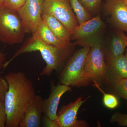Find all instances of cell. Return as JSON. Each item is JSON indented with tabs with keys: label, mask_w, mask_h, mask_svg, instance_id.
<instances>
[{
	"label": "cell",
	"mask_w": 127,
	"mask_h": 127,
	"mask_svg": "<svg viewBox=\"0 0 127 127\" xmlns=\"http://www.w3.org/2000/svg\"><path fill=\"white\" fill-rule=\"evenodd\" d=\"M4 78L8 84L4 100L7 115L6 127H19L35 91L31 79L22 72H9Z\"/></svg>",
	"instance_id": "6da1fadb"
},
{
	"label": "cell",
	"mask_w": 127,
	"mask_h": 127,
	"mask_svg": "<svg viewBox=\"0 0 127 127\" xmlns=\"http://www.w3.org/2000/svg\"><path fill=\"white\" fill-rule=\"evenodd\" d=\"M35 51L40 52L46 64L40 73L39 77H50L54 71L57 72L61 70L64 62L69 54L70 48H59L47 44L32 35L10 60L5 62L3 70L14 59L21 54Z\"/></svg>",
	"instance_id": "7a4b0ae2"
},
{
	"label": "cell",
	"mask_w": 127,
	"mask_h": 127,
	"mask_svg": "<svg viewBox=\"0 0 127 127\" xmlns=\"http://www.w3.org/2000/svg\"><path fill=\"white\" fill-rule=\"evenodd\" d=\"M75 44L90 47L84 65V75L89 81L101 82L106 78L107 67L104 62L102 40L98 33Z\"/></svg>",
	"instance_id": "3957f363"
},
{
	"label": "cell",
	"mask_w": 127,
	"mask_h": 127,
	"mask_svg": "<svg viewBox=\"0 0 127 127\" xmlns=\"http://www.w3.org/2000/svg\"><path fill=\"white\" fill-rule=\"evenodd\" d=\"M90 47H83L68 60L59 75L61 84L71 87L87 86L91 82L84 75V64Z\"/></svg>",
	"instance_id": "277c9868"
},
{
	"label": "cell",
	"mask_w": 127,
	"mask_h": 127,
	"mask_svg": "<svg viewBox=\"0 0 127 127\" xmlns=\"http://www.w3.org/2000/svg\"><path fill=\"white\" fill-rule=\"evenodd\" d=\"M26 33L17 11L6 6L0 8V41L9 45L22 42Z\"/></svg>",
	"instance_id": "5b68a950"
},
{
	"label": "cell",
	"mask_w": 127,
	"mask_h": 127,
	"mask_svg": "<svg viewBox=\"0 0 127 127\" xmlns=\"http://www.w3.org/2000/svg\"><path fill=\"white\" fill-rule=\"evenodd\" d=\"M69 0H45L42 12L50 14L66 27L71 36L79 25Z\"/></svg>",
	"instance_id": "8992f818"
},
{
	"label": "cell",
	"mask_w": 127,
	"mask_h": 127,
	"mask_svg": "<svg viewBox=\"0 0 127 127\" xmlns=\"http://www.w3.org/2000/svg\"><path fill=\"white\" fill-rule=\"evenodd\" d=\"M45 0H26L18 12L26 33H35L42 21V7Z\"/></svg>",
	"instance_id": "52a82bcc"
},
{
	"label": "cell",
	"mask_w": 127,
	"mask_h": 127,
	"mask_svg": "<svg viewBox=\"0 0 127 127\" xmlns=\"http://www.w3.org/2000/svg\"><path fill=\"white\" fill-rule=\"evenodd\" d=\"M89 97L83 100L82 97L80 96L75 101L63 106L57 114V118L55 120L56 127H89L85 120L77 119V115L80 107Z\"/></svg>",
	"instance_id": "ba28073f"
},
{
	"label": "cell",
	"mask_w": 127,
	"mask_h": 127,
	"mask_svg": "<svg viewBox=\"0 0 127 127\" xmlns=\"http://www.w3.org/2000/svg\"><path fill=\"white\" fill-rule=\"evenodd\" d=\"M71 87L63 84L56 86L51 82V92L47 98L43 100L42 111L43 117L55 121L57 118L58 105L62 96L67 92L70 91Z\"/></svg>",
	"instance_id": "9c48e42d"
},
{
	"label": "cell",
	"mask_w": 127,
	"mask_h": 127,
	"mask_svg": "<svg viewBox=\"0 0 127 127\" xmlns=\"http://www.w3.org/2000/svg\"><path fill=\"white\" fill-rule=\"evenodd\" d=\"M114 25L119 30L127 32V4L124 0H106L104 5Z\"/></svg>",
	"instance_id": "30bf717a"
},
{
	"label": "cell",
	"mask_w": 127,
	"mask_h": 127,
	"mask_svg": "<svg viewBox=\"0 0 127 127\" xmlns=\"http://www.w3.org/2000/svg\"><path fill=\"white\" fill-rule=\"evenodd\" d=\"M43 100L40 95H34L28 105L19 127H41Z\"/></svg>",
	"instance_id": "8fae6325"
},
{
	"label": "cell",
	"mask_w": 127,
	"mask_h": 127,
	"mask_svg": "<svg viewBox=\"0 0 127 127\" xmlns=\"http://www.w3.org/2000/svg\"><path fill=\"white\" fill-rule=\"evenodd\" d=\"M104 23L100 15L92 18L76 28L71 38L73 40H82L98 33L103 27Z\"/></svg>",
	"instance_id": "7c38bea8"
},
{
	"label": "cell",
	"mask_w": 127,
	"mask_h": 127,
	"mask_svg": "<svg viewBox=\"0 0 127 127\" xmlns=\"http://www.w3.org/2000/svg\"><path fill=\"white\" fill-rule=\"evenodd\" d=\"M42 21L55 36L62 42L71 46V35L66 27L59 20L50 14L42 12Z\"/></svg>",
	"instance_id": "4fadbf2b"
},
{
	"label": "cell",
	"mask_w": 127,
	"mask_h": 127,
	"mask_svg": "<svg viewBox=\"0 0 127 127\" xmlns=\"http://www.w3.org/2000/svg\"><path fill=\"white\" fill-rule=\"evenodd\" d=\"M32 35L47 44L62 49L68 48L71 46L67 45L60 41L43 21Z\"/></svg>",
	"instance_id": "5bb4252c"
},
{
	"label": "cell",
	"mask_w": 127,
	"mask_h": 127,
	"mask_svg": "<svg viewBox=\"0 0 127 127\" xmlns=\"http://www.w3.org/2000/svg\"><path fill=\"white\" fill-rule=\"evenodd\" d=\"M127 45V36L119 30L113 35L108 53V60L123 55Z\"/></svg>",
	"instance_id": "9a60e30c"
},
{
	"label": "cell",
	"mask_w": 127,
	"mask_h": 127,
	"mask_svg": "<svg viewBox=\"0 0 127 127\" xmlns=\"http://www.w3.org/2000/svg\"><path fill=\"white\" fill-rule=\"evenodd\" d=\"M108 62L112 75L111 81L127 78V60L125 55L109 59Z\"/></svg>",
	"instance_id": "2e32d148"
},
{
	"label": "cell",
	"mask_w": 127,
	"mask_h": 127,
	"mask_svg": "<svg viewBox=\"0 0 127 127\" xmlns=\"http://www.w3.org/2000/svg\"><path fill=\"white\" fill-rule=\"evenodd\" d=\"M72 8L75 14L79 25H81L92 18L78 0H69Z\"/></svg>",
	"instance_id": "e0dca14e"
},
{
	"label": "cell",
	"mask_w": 127,
	"mask_h": 127,
	"mask_svg": "<svg viewBox=\"0 0 127 127\" xmlns=\"http://www.w3.org/2000/svg\"><path fill=\"white\" fill-rule=\"evenodd\" d=\"M110 86L114 93L127 101V78L111 81Z\"/></svg>",
	"instance_id": "ac0fdd59"
},
{
	"label": "cell",
	"mask_w": 127,
	"mask_h": 127,
	"mask_svg": "<svg viewBox=\"0 0 127 127\" xmlns=\"http://www.w3.org/2000/svg\"><path fill=\"white\" fill-rule=\"evenodd\" d=\"M94 86L96 87L103 94V102L105 107L110 109L116 108L119 105V101L117 98L113 94L106 93L100 87L97 82L93 81Z\"/></svg>",
	"instance_id": "d6986e66"
},
{
	"label": "cell",
	"mask_w": 127,
	"mask_h": 127,
	"mask_svg": "<svg viewBox=\"0 0 127 127\" xmlns=\"http://www.w3.org/2000/svg\"><path fill=\"white\" fill-rule=\"evenodd\" d=\"M82 5L90 14L99 9L102 0H78Z\"/></svg>",
	"instance_id": "ffe728a7"
},
{
	"label": "cell",
	"mask_w": 127,
	"mask_h": 127,
	"mask_svg": "<svg viewBox=\"0 0 127 127\" xmlns=\"http://www.w3.org/2000/svg\"><path fill=\"white\" fill-rule=\"evenodd\" d=\"M110 121L112 123H117L122 127H127V114L115 113L111 117Z\"/></svg>",
	"instance_id": "44dd1931"
},
{
	"label": "cell",
	"mask_w": 127,
	"mask_h": 127,
	"mask_svg": "<svg viewBox=\"0 0 127 127\" xmlns=\"http://www.w3.org/2000/svg\"><path fill=\"white\" fill-rule=\"evenodd\" d=\"M26 0H5V6L15 11H18Z\"/></svg>",
	"instance_id": "7402d4cb"
},
{
	"label": "cell",
	"mask_w": 127,
	"mask_h": 127,
	"mask_svg": "<svg viewBox=\"0 0 127 127\" xmlns=\"http://www.w3.org/2000/svg\"><path fill=\"white\" fill-rule=\"evenodd\" d=\"M8 89V84L4 78H0V102H4L5 96Z\"/></svg>",
	"instance_id": "603a6c76"
},
{
	"label": "cell",
	"mask_w": 127,
	"mask_h": 127,
	"mask_svg": "<svg viewBox=\"0 0 127 127\" xmlns=\"http://www.w3.org/2000/svg\"><path fill=\"white\" fill-rule=\"evenodd\" d=\"M7 121V115L4 102H0V127H6Z\"/></svg>",
	"instance_id": "cb8c5ba5"
},
{
	"label": "cell",
	"mask_w": 127,
	"mask_h": 127,
	"mask_svg": "<svg viewBox=\"0 0 127 127\" xmlns=\"http://www.w3.org/2000/svg\"><path fill=\"white\" fill-rule=\"evenodd\" d=\"M6 54L3 52H0V71L3 69V66L6 62Z\"/></svg>",
	"instance_id": "d4e9b609"
},
{
	"label": "cell",
	"mask_w": 127,
	"mask_h": 127,
	"mask_svg": "<svg viewBox=\"0 0 127 127\" xmlns=\"http://www.w3.org/2000/svg\"><path fill=\"white\" fill-rule=\"evenodd\" d=\"M5 0H0V8L5 6Z\"/></svg>",
	"instance_id": "484cf974"
},
{
	"label": "cell",
	"mask_w": 127,
	"mask_h": 127,
	"mask_svg": "<svg viewBox=\"0 0 127 127\" xmlns=\"http://www.w3.org/2000/svg\"><path fill=\"white\" fill-rule=\"evenodd\" d=\"M124 1L125 2V3L127 4V0H124Z\"/></svg>",
	"instance_id": "4316f807"
},
{
	"label": "cell",
	"mask_w": 127,
	"mask_h": 127,
	"mask_svg": "<svg viewBox=\"0 0 127 127\" xmlns=\"http://www.w3.org/2000/svg\"><path fill=\"white\" fill-rule=\"evenodd\" d=\"M125 55V56L126 57V58H127V53H126V55Z\"/></svg>",
	"instance_id": "83f0119b"
},
{
	"label": "cell",
	"mask_w": 127,
	"mask_h": 127,
	"mask_svg": "<svg viewBox=\"0 0 127 127\" xmlns=\"http://www.w3.org/2000/svg\"><path fill=\"white\" fill-rule=\"evenodd\" d=\"M1 71H0V78L1 77Z\"/></svg>",
	"instance_id": "f1b7e54d"
},
{
	"label": "cell",
	"mask_w": 127,
	"mask_h": 127,
	"mask_svg": "<svg viewBox=\"0 0 127 127\" xmlns=\"http://www.w3.org/2000/svg\"><path fill=\"white\" fill-rule=\"evenodd\" d=\"M127 52H126V53H127Z\"/></svg>",
	"instance_id": "f546056e"
}]
</instances>
